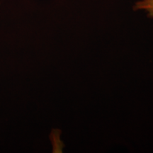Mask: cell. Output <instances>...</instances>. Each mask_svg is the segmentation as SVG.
Instances as JSON below:
<instances>
[{
  "label": "cell",
  "mask_w": 153,
  "mask_h": 153,
  "mask_svg": "<svg viewBox=\"0 0 153 153\" xmlns=\"http://www.w3.org/2000/svg\"><path fill=\"white\" fill-rule=\"evenodd\" d=\"M134 9L146 11L149 16L153 17V0H142L137 1L134 7Z\"/></svg>",
  "instance_id": "6da1fadb"
}]
</instances>
